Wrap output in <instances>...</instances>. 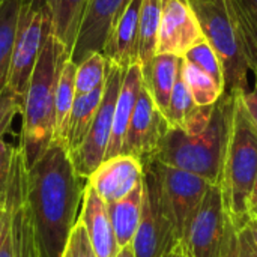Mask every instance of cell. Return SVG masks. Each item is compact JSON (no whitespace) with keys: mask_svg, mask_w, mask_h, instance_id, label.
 <instances>
[{"mask_svg":"<svg viewBox=\"0 0 257 257\" xmlns=\"http://www.w3.org/2000/svg\"><path fill=\"white\" fill-rule=\"evenodd\" d=\"M21 101L9 87H6L0 93V139H3V136L9 131L14 117L21 113Z\"/></svg>","mask_w":257,"mask_h":257,"instance_id":"1f68e13d","label":"cell"},{"mask_svg":"<svg viewBox=\"0 0 257 257\" xmlns=\"http://www.w3.org/2000/svg\"><path fill=\"white\" fill-rule=\"evenodd\" d=\"M142 84H143V74H142L140 63H134V65L128 66L125 69L123 81H122L119 96L116 101L111 136H110V142H108L104 160L120 155L123 139H125L128 125H130V120H131V116H133Z\"/></svg>","mask_w":257,"mask_h":257,"instance_id":"ac0fdd59","label":"cell"},{"mask_svg":"<svg viewBox=\"0 0 257 257\" xmlns=\"http://www.w3.org/2000/svg\"><path fill=\"white\" fill-rule=\"evenodd\" d=\"M131 0H89L78 27L69 59L78 65L93 53L104 50L105 41Z\"/></svg>","mask_w":257,"mask_h":257,"instance_id":"5bb4252c","label":"cell"},{"mask_svg":"<svg viewBox=\"0 0 257 257\" xmlns=\"http://www.w3.org/2000/svg\"><path fill=\"white\" fill-rule=\"evenodd\" d=\"M169 123L164 114L155 105L145 84H142L120 155H131L146 163L152 158L161 137L167 131Z\"/></svg>","mask_w":257,"mask_h":257,"instance_id":"7c38bea8","label":"cell"},{"mask_svg":"<svg viewBox=\"0 0 257 257\" xmlns=\"http://www.w3.org/2000/svg\"><path fill=\"white\" fill-rule=\"evenodd\" d=\"M14 152H15V148L11 146L9 143H6L3 139H0V200L6 194Z\"/></svg>","mask_w":257,"mask_h":257,"instance_id":"e575fe53","label":"cell"},{"mask_svg":"<svg viewBox=\"0 0 257 257\" xmlns=\"http://www.w3.org/2000/svg\"><path fill=\"white\" fill-rule=\"evenodd\" d=\"M62 257H96L90 247L86 229L80 218L77 220V223L71 232V236L68 239L66 248H65Z\"/></svg>","mask_w":257,"mask_h":257,"instance_id":"4dcf8cb0","label":"cell"},{"mask_svg":"<svg viewBox=\"0 0 257 257\" xmlns=\"http://www.w3.org/2000/svg\"><path fill=\"white\" fill-rule=\"evenodd\" d=\"M248 217L250 218H256L257 217V176L254 184H253V190L250 193V197H248Z\"/></svg>","mask_w":257,"mask_h":257,"instance_id":"f35d334b","label":"cell"},{"mask_svg":"<svg viewBox=\"0 0 257 257\" xmlns=\"http://www.w3.org/2000/svg\"><path fill=\"white\" fill-rule=\"evenodd\" d=\"M50 0H23V6L29 12H41L48 9Z\"/></svg>","mask_w":257,"mask_h":257,"instance_id":"74e56055","label":"cell"},{"mask_svg":"<svg viewBox=\"0 0 257 257\" xmlns=\"http://www.w3.org/2000/svg\"><path fill=\"white\" fill-rule=\"evenodd\" d=\"M235 95H226L214 104L208 126L199 134L167 128L151 160L220 184L229 137Z\"/></svg>","mask_w":257,"mask_h":257,"instance_id":"3957f363","label":"cell"},{"mask_svg":"<svg viewBox=\"0 0 257 257\" xmlns=\"http://www.w3.org/2000/svg\"><path fill=\"white\" fill-rule=\"evenodd\" d=\"M229 224L221 188L212 184L191 215L181 245L191 257H220Z\"/></svg>","mask_w":257,"mask_h":257,"instance_id":"ba28073f","label":"cell"},{"mask_svg":"<svg viewBox=\"0 0 257 257\" xmlns=\"http://www.w3.org/2000/svg\"><path fill=\"white\" fill-rule=\"evenodd\" d=\"M256 218H257V217H256Z\"/></svg>","mask_w":257,"mask_h":257,"instance_id":"7bdbcfd3","label":"cell"},{"mask_svg":"<svg viewBox=\"0 0 257 257\" xmlns=\"http://www.w3.org/2000/svg\"><path fill=\"white\" fill-rule=\"evenodd\" d=\"M143 181V163L131 155L104 160L87 178L99 197L108 205L128 196Z\"/></svg>","mask_w":257,"mask_h":257,"instance_id":"9a60e30c","label":"cell"},{"mask_svg":"<svg viewBox=\"0 0 257 257\" xmlns=\"http://www.w3.org/2000/svg\"><path fill=\"white\" fill-rule=\"evenodd\" d=\"M86 184L66 146L56 140L27 169V197L44 257L63 254L80 215Z\"/></svg>","mask_w":257,"mask_h":257,"instance_id":"6da1fadb","label":"cell"},{"mask_svg":"<svg viewBox=\"0 0 257 257\" xmlns=\"http://www.w3.org/2000/svg\"><path fill=\"white\" fill-rule=\"evenodd\" d=\"M181 59L182 57L175 54H155L151 63L142 68L143 84L163 114H166L169 108L172 90L181 66Z\"/></svg>","mask_w":257,"mask_h":257,"instance_id":"d6986e66","label":"cell"},{"mask_svg":"<svg viewBox=\"0 0 257 257\" xmlns=\"http://www.w3.org/2000/svg\"><path fill=\"white\" fill-rule=\"evenodd\" d=\"M142 3L143 0H131L126 5L122 15L113 26L102 50V56L108 62L123 69L134 63H139L137 42Z\"/></svg>","mask_w":257,"mask_h":257,"instance_id":"e0dca14e","label":"cell"},{"mask_svg":"<svg viewBox=\"0 0 257 257\" xmlns=\"http://www.w3.org/2000/svg\"><path fill=\"white\" fill-rule=\"evenodd\" d=\"M184 57L187 60L193 62L194 65H197L206 74H209L224 89V75H223L221 63H220L215 51L212 50V47L206 41H203V42L197 44L196 47H193Z\"/></svg>","mask_w":257,"mask_h":257,"instance_id":"f546056e","label":"cell"},{"mask_svg":"<svg viewBox=\"0 0 257 257\" xmlns=\"http://www.w3.org/2000/svg\"><path fill=\"white\" fill-rule=\"evenodd\" d=\"M107 60L101 53H93L77 65L75 71V96L86 95L104 84Z\"/></svg>","mask_w":257,"mask_h":257,"instance_id":"f1b7e54d","label":"cell"},{"mask_svg":"<svg viewBox=\"0 0 257 257\" xmlns=\"http://www.w3.org/2000/svg\"><path fill=\"white\" fill-rule=\"evenodd\" d=\"M131 245L134 257H164L178 245L154 160L143 163L142 217Z\"/></svg>","mask_w":257,"mask_h":257,"instance_id":"8992f818","label":"cell"},{"mask_svg":"<svg viewBox=\"0 0 257 257\" xmlns=\"http://www.w3.org/2000/svg\"><path fill=\"white\" fill-rule=\"evenodd\" d=\"M69 57L66 47L51 33L47 35L42 51L33 69L26 96L23 99V123L20 149L30 169L54 140L56 126V87L62 66Z\"/></svg>","mask_w":257,"mask_h":257,"instance_id":"7a4b0ae2","label":"cell"},{"mask_svg":"<svg viewBox=\"0 0 257 257\" xmlns=\"http://www.w3.org/2000/svg\"><path fill=\"white\" fill-rule=\"evenodd\" d=\"M75 71L77 65L68 57L62 66L56 87V126L54 140L65 145L69 113L75 99ZM66 146V145H65Z\"/></svg>","mask_w":257,"mask_h":257,"instance_id":"484cf974","label":"cell"},{"mask_svg":"<svg viewBox=\"0 0 257 257\" xmlns=\"http://www.w3.org/2000/svg\"><path fill=\"white\" fill-rule=\"evenodd\" d=\"M48 33L50 11L45 9L41 12H29L23 6L6 86L15 93L21 104Z\"/></svg>","mask_w":257,"mask_h":257,"instance_id":"30bf717a","label":"cell"},{"mask_svg":"<svg viewBox=\"0 0 257 257\" xmlns=\"http://www.w3.org/2000/svg\"><path fill=\"white\" fill-rule=\"evenodd\" d=\"M206 42L215 51L224 75V93L248 90V71L238 27L227 0H190Z\"/></svg>","mask_w":257,"mask_h":257,"instance_id":"5b68a950","label":"cell"},{"mask_svg":"<svg viewBox=\"0 0 257 257\" xmlns=\"http://www.w3.org/2000/svg\"><path fill=\"white\" fill-rule=\"evenodd\" d=\"M5 202L11 217L14 257H44L27 197V166L20 148H15Z\"/></svg>","mask_w":257,"mask_h":257,"instance_id":"9c48e42d","label":"cell"},{"mask_svg":"<svg viewBox=\"0 0 257 257\" xmlns=\"http://www.w3.org/2000/svg\"><path fill=\"white\" fill-rule=\"evenodd\" d=\"M239 232L247 241L251 257H257V218H250L245 226L239 229Z\"/></svg>","mask_w":257,"mask_h":257,"instance_id":"d590c367","label":"cell"},{"mask_svg":"<svg viewBox=\"0 0 257 257\" xmlns=\"http://www.w3.org/2000/svg\"><path fill=\"white\" fill-rule=\"evenodd\" d=\"M116 257H134L133 245H128V247H123V248H120L119 254H117Z\"/></svg>","mask_w":257,"mask_h":257,"instance_id":"60d3db41","label":"cell"},{"mask_svg":"<svg viewBox=\"0 0 257 257\" xmlns=\"http://www.w3.org/2000/svg\"><path fill=\"white\" fill-rule=\"evenodd\" d=\"M220 257H251L245 238L232 223L229 224Z\"/></svg>","mask_w":257,"mask_h":257,"instance_id":"d6a6232c","label":"cell"},{"mask_svg":"<svg viewBox=\"0 0 257 257\" xmlns=\"http://www.w3.org/2000/svg\"><path fill=\"white\" fill-rule=\"evenodd\" d=\"M2 2H5V0H0V3H2Z\"/></svg>","mask_w":257,"mask_h":257,"instance_id":"b9f144b4","label":"cell"},{"mask_svg":"<svg viewBox=\"0 0 257 257\" xmlns=\"http://www.w3.org/2000/svg\"><path fill=\"white\" fill-rule=\"evenodd\" d=\"M233 95V111L218 185L227 218L236 229H241L250 220L248 197L257 176V128L241 93Z\"/></svg>","mask_w":257,"mask_h":257,"instance_id":"277c9868","label":"cell"},{"mask_svg":"<svg viewBox=\"0 0 257 257\" xmlns=\"http://www.w3.org/2000/svg\"><path fill=\"white\" fill-rule=\"evenodd\" d=\"M123 75H125L123 68L107 60L104 93L99 108L96 111V116L90 125V130L84 142L75 152L71 154V160L77 173L84 179H87L105 158V152L113 128L116 101L123 81Z\"/></svg>","mask_w":257,"mask_h":257,"instance_id":"52a82bcc","label":"cell"},{"mask_svg":"<svg viewBox=\"0 0 257 257\" xmlns=\"http://www.w3.org/2000/svg\"><path fill=\"white\" fill-rule=\"evenodd\" d=\"M197 107L199 105L194 102V99L190 93V89H188L187 83L184 81L181 66H179V72H178V77H176V81H175V86L172 90L169 108L164 114L169 126L182 130L185 126V123L188 122V119L194 114Z\"/></svg>","mask_w":257,"mask_h":257,"instance_id":"83f0119b","label":"cell"},{"mask_svg":"<svg viewBox=\"0 0 257 257\" xmlns=\"http://www.w3.org/2000/svg\"><path fill=\"white\" fill-rule=\"evenodd\" d=\"M0 257H14L11 238V217L5 197L0 200Z\"/></svg>","mask_w":257,"mask_h":257,"instance_id":"836d02e7","label":"cell"},{"mask_svg":"<svg viewBox=\"0 0 257 257\" xmlns=\"http://www.w3.org/2000/svg\"><path fill=\"white\" fill-rule=\"evenodd\" d=\"M181 72L194 102L199 107L214 105L223 96L224 89L209 74L202 71L197 65L185 57L181 59Z\"/></svg>","mask_w":257,"mask_h":257,"instance_id":"4316f807","label":"cell"},{"mask_svg":"<svg viewBox=\"0 0 257 257\" xmlns=\"http://www.w3.org/2000/svg\"><path fill=\"white\" fill-rule=\"evenodd\" d=\"M157 169L160 173L166 203L172 217L175 236L178 244H181L191 215L212 184L200 176L160 163H157Z\"/></svg>","mask_w":257,"mask_h":257,"instance_id":"8fae6325","label":"cell"},{"mask_svg":"<svg viewBox=\"0 0 257 257\" xmlns=\"http://www.w3.org/2000/svg\"><path fill=\"white\" fill-rule=\"evenodd\" d=\"M102 93H104V84L98 86L96 89H93L92 92L86 95L75 96L71 113H69V119H68L66 140H65L69 155L75 152L84 142L90 130V125L96 116V111L99 108Z\"/></svg>","mask_w":257,"mask_h":257,"instance_id":"44dd1931","label":"cell"},{"mask_svg":"<svg viewBox=\"0 0 257 257\" xmlns=\"http://www.w3.org/2000/svg\"><path fill=\"white\" fill-rule=\"evenodd\" d=\"M161 9L163 0H143L142 3L137 42V57L142 68L148 66L157 54Z\"/></svg>","mask_w":257,"mask_h":257,"instance_id":"d4e9b609","label":"cell"},{"mask_svg":"<svg viewBox=\"0 0 257 257\" xmlns=\"http://www.w3.org/2000/svg\"><path fill=\"white\" fill-rule=\"evenodd\" d=\"M169 257H191V256L185 251V248H184L181 244H178V245L170 251V256Z\"/></svg>","mask_w":257,"mask_h":257,"instance_id":"ab89813d","label":"cell"},{"mask_svg":"<svg viewBox=\"0 0 257 257\" xmlns=\"http://www.w3.org/2000/svg\"><path fill=\"white\" fill-rule=\"evenodd\" d=\"M254 77H256V81H254L253 89L241 92V98L244 101V105H245L253 123L256 125L257 128V75H254Z\"/></svg>","mask_w":257,"mask_h":257,"instance_id":"8d00e7d4","label":"cell"},{"mask_svg":"<svg viewBox=\"0 0 257 257\" xmlns=\"http://www.w3.org/2000/svg\"><path fill=\"white\" fill-rule=\"evenodd\" d=\"M203 41L206 39L190 0H163L157 54L184 57Z\"/></svg>","mask_w":257,"mask_h":257,"instance_id":"4fadbf2b","label":"cell"},{"mask_svg":"<svg viewBox=\"0 0 257 257\" xmlns=\"http://www.w3.org/2000/svg\"><path fill=\"white\" fill-rule=\"evenodd\" d=\"M21 9L23 0H5L0 3V93L8 86V74Z\"/></svg>","mask_w":257,"mask_h":257,"instance_id":"cb8c5ba5","label":"cell"},{"mask_svg":"<svg viewBox=\"0 0 257 257\" xmlns=\"http://www.w3.org/2000/svg\"><path fill=\"white\" fill-rule=\"evenodd\" d=\"M142 203H143V181L128 196L107 205L110 221L119 248L133 244L142 217Z\"/></svg>","mask_w":257,"mask_h":257,"instance_id":"ffe728a7","label":"cell"},{"mask_svg":"<svg viewBox=\"0 0 257 257\" xmlns=\"http://www.w3.org/2000/svg\"><path fill=\"white\" fill-rule=\"evenodd\" d=\"M89 0H50V33L71 54Z\"/></svg>","mask_w":257,"mask_h":257,"instance_id":"7402d4cb","label":"cell"},{"mask_svg":"<svg viewBox=\"0 0 257 257\" xmlns=\"http://www.w3.org/2000/svg\"><path fill=\"white\" fill-rule=\"evenodd\" d=\"M78 218L86 229L95 256L116 257L119 254L120 248L114 236L107 203L99 197V194L89 182L84 188Z\"/></svg>","mask_w":257,"mask_h":257,"instance_id":"2e32d148","label":"cell"},{"mask_svg":"<svg viewBox=\"0 0 257 257\" xmlns=\"http://www.w3.org/2000/svg\"><path fill=\"white\" fill-rule=\"evenodd\" d=\"M227 3L250 71L257 75V0H227Z\"/></svg>","mask_w":257,"mask_h":257,"instance_id":"603a6c76","label":"cell"}]
</instances>
